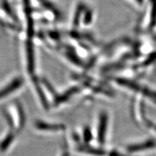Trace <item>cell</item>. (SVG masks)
Masks as SVG:
<instances>
[{
  "label": "cell",
  "mask_w": 156,
  "mask_h": 156,
  "mask_svg": "<svg viewBox=\"0 0 156 156\" xmlns=\"http://www.w3.org/2000/svg\"><path fill=\"white\" fill-rule=\"evenodd\" d=\"M23 10L26 14L27 20V33L28 41L26 44L27 50V60L28 65H35V55H34L33 45L32 44V39L33 38L34 33V26L33 20L32 17V9L30 5L29 0H22Z\"/></svg>",
  "instance_id": "1"
},
{
  "label": "cell",
  "mask_w": 156,
  "mask_h": 156,
  "mask_svg": "<svg viewBox=\"0 0 156 156\" xmlns=\"http://www.w3.org/2000/svg\"><path fill=\"white\" fill-rule=\"evenodd\" d=\"M115 81L119 85L128 88V89L133 91L140 92L141 94L156 101V92L149 89L146 87L139 84L137 82L122 77H116L115 78Z\"/></svg>",
  "instance_id": "2"
},
{
  "label": "cell",
  "mask_w": 156,
  "mask_h": 156,
  "mask_svg": "<svg viewBox=\"0 0 156 156\" xmlns=\"http://www.w3.org/2000/svg\"><path fill=\"white\" fill-rule=\"evenodd\" d=\"M23 83V80L22 77H17L11 81V83L0 90V99L10 94L14 91L17 90Z\"/></svg>",
  "instance_id": "3"
},
{
  "label": "cell",
  "mask_w": 156,
  "mask_h": 156,
  "mask_svg": "<svg viewBox=\"0 0 156 156\" xmlns=\"http://www.w3.org/2000/svg\"><path fill=\"white\" fill-rule=\"evenodd\" d=\"M107 120H108V118H107L106 113H104L100 115L98 131V141L101 144L105 143L107 127Z\"/></svg>",
  "instance_id": "4"
},
{
  "label": "cell",
  "mask_w": 156,
  "mask_h": 156,
  "mask_svg": "<svg viewBox=\"0 0 156 156\" xmlns=\"http://www.w3.org/2000/svg\"><path fill=\"white\" fill-rule=\"evenodd\" d=\"M80 90V87H74L70 88V89L67 90L62 94H60V95L57 94L55 97H54V98H55L54 105L55 106H57V105H58L59 104H61V103H63V102L67 101L72 96L77 93V92H79Z\"/></svg>",
  "instance_id": "5"
},
{
  "label": "cell",
  "mask_w": 156,
  "mask_h": 156,
  "mask_svg": "<svg viewBox=\"0 0 156 156\" xmlns=\"http://www.w3.org/2000/svg\"><path fill=\"white\" fill-rule=\"evenodd\" d=\"M36 128L42 131H57L65 129V126L62 124H51L42 121H37L35 122Z\"/></svg>",
  "instance_id": "6"
},
{
  "label": "cell",
  "mask_w": 156,
  "mask_h": 156,
  "mask_svg": "<svg viewBox=\"0 0 156 156\" xmlns=\"http://www.w3.org/2000/svg\"><path fill=\"white\" fill-rule=\"evenodd\" d=\"M155 145H156V143L155 142H154V141L148 140L142 143L130 146H129L128 149L131 152H139V151H141V150L152 148L155 147Z\"/></svg>",
  "instance_id": "7"
},
{
  "label": "cell",
  "mask_w": 156,
  "mask_h": 156,
  "mask_svg": "<svg viewBox=\"0 0 156 156\" xmlns=\"http://www.w3.org/2000/svg\"><path fill=\"white\" fill-rule=\"evenodd\" d=\"M33 83H34V85H35V89L36 90L38 93V95L39 96V98H40L42 105L43 107H44L46 109H49V104H48V101L46 99V97L44 93V92L42 90V89H41V87L39 84V82L38 81V80H37V78H34L33 79Z\"/></svg>",
  "instance_id": "8"
},
{
  "label": "cell",
  "mask_w": 156,
  "mask_h": 156,
  "mask_svg": "<svg viewBox=\"0 0 156 156\" xmlns=\"http://www.w3.org/2000/svg\"><path fill=\"white\" fill-rule=\"evenodd\" d=\"M39 2L41 3L42 5L46 8V9L49 10V11L53 12V14H54L55 17L57 19H59L61 18V12L58 11V9H57L56 7L54 6L51 2H50L49 0H38Z\"/></svg>",
  "instance_id": "9"
},
{
  "label": "cell",
  "mask_w": 156,
  "mask_h": 156,
  "mask_svg": "<svg viewBox=\"0 0 156 156\" xmlns=\"http://www.w3.org/2000/svg\"><path fill=\"white\" fill-rule=\"evenodd\" d=\"M78 149H79V150L81 151V152L98 155V156H102L105 155V152L104 150L91 147V146H87V145H81L79 146V148Z\"/></svg>",
  "instance_id": "10"
},
{
  "label": "cell",
  "mask_w": 156,
  "mask_h": 156,
  "mask_svg": "<svg viewBox=\"0 0 156 156\" xmlns=\"http://www.w3.org/2000/svg\"><path fill=\"white\" fill-rule=\"evenodd\" d=\"M14 139V135L12 132H10L7 134L6 137L3 139L2 142L0 143V150L2 152H4L5 150H6L9 146H10Z\"/></svg>",
  "instance_id": "11"
},
{
  "label": "cell",
  "mask_w": 156,
  "mask_h": 156,
  "mask_svg": "<svg viewBox=\"0 0 156 156\" xmlns=\"http://www.w3.org/2000/svg\"><path fill=\"white\" fill-rule=\"evenodd\" d=\"M16 106H17L18 113V117H19V128L20 129H22V128H23V127L25 126L26 116L20 104L17 103Z\"/></svg>",
  "instance_id": "12"
},
{
  "label": "cell",
  "mask_w": 156,
  "mask_h": 156,
  "mask_svg": "<svg viewBox=\"0 0 156 156\" xmlns=\"http://www.w3.org/2000/svg\"><path fill=\"white\" fill-rule=\"evenodd\" d=\"M83 139L86 143H89L92 139V133L89 128H85L83 131Z\"/></svg>",
  "instance_id": "13"
},
{
  "label": "cell",
  "mask_w": 156,
  "mask_h": 156,
  "mask_svg": "<svg viewBox=\"0 0 156 156\" xmlns=\"http://www.w3.org/2000/svg\"><path fill=\"white\" fill-rule=\"evenodd\" d=\"M42 81H43L44 85H45V87L47 88L48 90L49 91H50L53 96H54V97H55V96L57 95V94L56 93V92H55V89H53V87H52V85L50 84V83L49 82V81H48L47 80H46V79H43Z\"/></svg>",
  "instance_id": "14"
},
{
  "label": "cell",
  "mask_w": 156,
  "mask_h": 156,
  "mask_svg": "<svg viewBox=\"0 0 156 156\" xmlns=\"http://www.w3.org/2000/svg\"><path fill=\"white\" fill-rule=\"evenodd\" d=\"M3 114H4L5 117L6 119H7V122H8L9 126L11 127V128L12 129H13V128H14V121H13V120H12V116H11V115H10L7 113V112H6V111H5L4 113H3Z\"/></svg>",
  "instance_id": "15"
},
{
  "label": "cell",
  "mask_w": 156,
  "mask_h": 156,
  "mask_svg": "<svg viewBox=\"0 0 156 156\" xmlns=\"http://www.w3.org/2000/svg\"><path fill=\"white\" fill-rule=\"evenodd\" d=\"M62 156H69V154H68V152H65L64 154H63Z\"/></svg>",
  "instance_id": "16"
}]
</instances>
